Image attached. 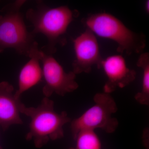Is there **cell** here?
<instances>
[{
	"mask_svg": "<svg viewBox=\"0 0 149 149\" xmlns=\"http://www.w3.org/2000/svg\"><path fill=\"white\" fill-rule=\"evenodd\" d=\"M79 12L72 10L67 6L50 8L43 1H38L35 8H29L26 18L33 26V35L41 33L47 39L48 43L42 50L48 54L53 55L56 51V46L66 44L65 37L68 26Z\"/></svg>",
	"mask_w": 149,
	"mask_h": 149,
	"instance_id": "cell-1",
	"label": "cell"
},
{
	"mask_svg": "<svg viewBox=\"0 0 149 149\" xmlns=\"http://www.w3.org/2000/svg\"><path fill=\"white\" fill-rule=\"evenodd\" d=\"M22 113L30 118L26 140L33 141L38 148L44 146L49 141L63 138V126L71 122L66 112H57L54 109V102L46 97L37 107L24 106Z\"/></svg>",
	"mask_w": 149,
	"mask_h": 149,
	"instance_id": "cell-2",
	"label": "cell"
},
{
	"mask_svg": "<svg viewBox=\"0 0 149 149\" xmlns=\"http://www.w3.org/2000/svg\"><path fill=\"white\" fill-rule=\"evenodd\" d=\"M82 22L95 35L115 42L118 52L128 55L143 52L146 45L145 35L130 30L111 14H91L83 18Z\"/></svg>",
	"mask_w": 149,
	"mask_h": 149,
	"instance_id": "cell-3",
	"label": "cell"
},
{
	"mask_svg": "<svg viewBox=\"0 0 149 149\" xmlns=\"http://www.w3.org/2000/svg\"><path fill=\"white\" fill-rule=\"evenodd\" d=\"M26 1H15L6 6L0 15V53L13 49L20 54L29 57L38 47L34 35L27 30L21 11Z\"/></svg>",
	"mask_w": 149,
	"mask_h": 149,
	"instance_id": "cell-4",
	"label": "cell"
},
{
	"mask_svg": "<svg viewBox=\"0 0 149 149\" xmlns=\"http://www.w3.org/2000/svg\"><path fill=\"white\" fill-rule=\"evenodd\" d=\"M94 101L93 106L70 122L74 140L77 133L82 130L100 129L111 133L117 129L119 123L113 114L117 112L118 107L114 98L110 94L98 93L94 96Z\"/></svg>",
	"mask_w": 149,
	"mask_h": 149,
	"instance_id": "cell-5",
	"label": "cell"
},
{
	"mask_svg": "<svg viewBox=\"0 0 149 149\" xmlns=\"http://www.w3.org/2000/svg\"><path fill=\"white\" fill-rule=\"evenodd\" d=\"M40 56L42 64L43 77L45 82L42 89L45 97L49 98L54 93L63 96L77 90L79 85L74 72H65L52 55L48 54L40 49Z\"/></svg>",
	"mask_w": 149,
	"mask_h": 149,
	"instance_id": "cell-6",
	"label": "cell"
},
{
	"mask_svg": "<svg viewBox=\"0 0 149 149\" xmlns=\"http://www.w3.org/2000/svg\"><path fill=\"white\" fill-rule=\"evenodd\" d=\"M75 58L72 63L75 74L91 72L93 66L100 68L103 59L96 35L87 29L73 41Z\"/></svg>",
	"mask_w": 149,
	"mask_h": 149,
	"instance_id": "cell-7",
	"label": "cell"
},
{
	"mask_svg": "<svg viewBox=\"0 0 149 149\" xmlns=\"http://www.w3.org/2000/svg\"><path fill=\"white\" fill-rule=\"evenodd\" d=\"M101 68L107 78L104 86V93L110 94L118 88H125L136 78V71L128 67L125 58L120 55L103 59Z\"/></svg>",
	"mask_w": 149,
	"mask_h": 149,
	"instance_id": "cell-8",
	"label": "cell"
},
{
	"mask_svg": "<svg viewBox=\"0 0 149 149\" xmlns=\"http://www.w3.org/2000/svg\"><path fill=\"white\" fill-rule=\"evenodd\" d=\"M24 106L15 96L12 85L0 83V126L4 131L11 125L23 124L20 114Z\"/></svg>",
	"mask_w": 149,
	"mask_h": 149,
	"instance_id": "cell-9",
	"label": "cell"
},
{
	"mask_svg": "<svg viewBox=\"0 0 149 149\" xmlns=\"http://www.w3.org/2000/svg\"><path fill=\"white\" fill-rule=\"evenodd\" d=\"M40 50L39 46L30 54L29 60L22 68L18 78V88L15 92L18 98L22 94L38 84L43 77L42 69L40 65Z\"/></svg>",
	"mask_w": 149,
	"mask_h": 149,
	"instance_id": "cell-10",
	"label": "cell"
},
{
	"mask_svg": "<svg viewBox=\"0 0 149 149\" xmlns=\"http://www.w3.org/2000/svg\"><path fill=\"white\" fill-rule=\"evenodd\" d=\"M137 65L143 71L141 90L136 94L135 99L139 104L144 105L149 104V54L143 52L139 56Z\"/></svg>",
	"mask_w": 149,
	"mask_h": 149,
	"instance_id": "cell-11",
	"label": "cell"
},
{
	"mask_svg": "<svg viewBox=\"0 0 149 149\" xmlns=\"http://www.w3.org/2000/svg\"><path fill=\"white\" fill-rule=\"evenodd\" d=\"M74 147L69 149H101L100 140L95 130H84L77 133Z\"/></svg>",
	"mask_w": 149,
	"mask_h": 149,
	"instance_id": "cell-12",
	"label": "cell"
},
{
	"mask_svg": "<svg viewBox=\"0 0 149 149\" xmlns=\"http://www.w3.org/2000/svg\"><path fill=\"white\" fill-rule=\"evenodd\" d=\"M145 10L147 13H149V1H147L145 4Z\"/></svg>",
	"mask_w": 149,
	"mask_h": 149,
	"instance_id": "cell-13",
	"label": "cell"
},
{
	"mask_svg": "<svg viewBox=\"0 0 149 149\" xmlns=\"http://www.w3.org/2000/svg\"><path fill=\"white\" fill-rule=\"evenodd\" d=\"M1 147H0V149H1Z\"/></svg>",
	"mask_w": 149,
	"mask_h": 149,
	"instance_id": "cell-14",
	"label": "cell"
}]
</instances>
